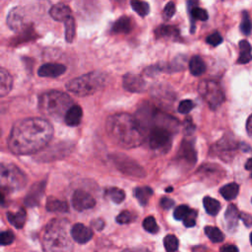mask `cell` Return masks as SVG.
I'll return each instance as SVG.
<instances>
[{
    "label": "cell",
    "mask_w": 252,
    "mask_h": 252,
    "mask_svg": "<svg viewBox=\"0 0 252 252\" xmlns=\"http://www.w3.org/2000/svg\"><path fill=\"white\" fill-rule=\"evenodd\" d=\"M52 136L53 127L46 119L25 118L13 125L8 137V147L16 155H32L45 148Z\"/></svg>",
    "instance_id": "1"
},
{
    "label": "cell",
    "mask_w": 252,
    "mask_h": 252,
    "mask_svg": "<svg viewBox=\"0 0 252 252\" xmlns=\"http://www.w3.org/2000/svg\"><path fill=\"white\" fill-rule=\"evenodd\" d=\"M109 139L121 148H136L147 139L146 132L136 116L129 113H115L106 120Z\"/></svg>",
    "instance_id": "2"
},
{
    "label": "cell",
    "mask_w": 252,
    "mask_h": 252,
    "mask_svg": "<svg viewBox=\"0 0 252 252\" xmlns=\"http://www.w3.org/2000/svg\"><path fill=\"white\" fill-rule=\"evenodd\" d=\"M71 237V228L67 220H52L43 233V252H73Z\"/></svg>",
    "instance_id": "3"
},
{
    "label": "cell",
    "mask_w": 252,
    "mask_h": 252,
    "mask_svg": "<svg viewBox=\"0 0 252 252\" xmlns=\"http://www.w3.org/2000/svg\"><path fill=\"white\" fill-rule=\"evenodd\" d=\"M73 105L72 98L60 91H48L38 96L39 111L43 115L56 120L65 117L67 111Z\"/></svg>",
    "instance_id": "4"
},
{
    "label": "cell",
    "mask_w": 252,
    "mask_h": 252,
    "mask_svg": "<svg viewBox=\"0 0 252 252\" xmlns=\"http://www.w3.org/2000/svg\"><path fill=\"white\" fill-rule=\"evenodd\" d=\"M107 81L108 77L105 73L94 71L69 81L66 88L76 95L87 96L101 90L107 84Z\"/></svg>",
    "instance_id": "5"
},
{
    "label": "cell",
    "mask_w": 252,
    "mask_h": 252,
    "mask_svg": "<svg viewBox=\"0 0 252 252\" xmlns=\"http://www.w3.org/2000/svg\"><path fill=\"white\" fill-rule=\"evenodd\" d=\"M1 188L7 191L20 190L26 186L28 178L17 165L2 163L0 170Z\"/></svg>",
    "instance_id": "6"
},
{
    "label": "cell",
    "mask_w": 252,
    "mask_h": 252,
    "mask_svg": "<svg viewBox=\"0 0 252 252\" xmlns=\"http://www.w3.org/2000/svg\"><path fill=\"white\" fill-rule=\"evenodd\" d=\"M199 94L211 109L218 108L224 100V94L220 84L213 80H205L199 84Z\"/></svg>",
    "instance_id": "7"
},
{
    "label": "cell",
    "mask_w": 252,
    "mask_h": 252,
    "mask_svg": "<svg viewBox=\"0 0 252 252\" xmlns=\"http://www.w3.org/2000/svg\"><path fill=\"white\" fill-rule=\"evenodd\" d=\"M109 158L111 159L115 167L126 175L138 177V178H142L146 176V171L144 170V168L136 160H134L133 158H131L130 157L124 154H121V153L111 154L109 156Z\"/></svg>",
    "instance_id": "8"
},
{
    "label": "cell",
    "mask_w": 252,
    "mask_h": 252,
    "mask_svg": "<svg viewBox=\"0 0 252 252\" xmlns=\"http://www.w3.org/2000/svg\"><path fill=\"white\" fill-rule=\"evenodd\" d=\"M176 160L182 164L192 167L197 161V153L194 142L190 139H184L179 147L176 155Z\"/></svg>",
    "instance_id": "9"
},
{
    "label": "cell",
    "mask_w": 252,
    "mask_h": 252,
    "mask_svg": "<svg viewBox=\"0 0 252 252\" xmlns=\"http://www.w3.org/2000/svg\"><path fill=\"white\" fill-rule=\"evenodd\" d=\"M95 205L94 198L85 190L77 189L72 196V206L76 211L82 212L94 208Z\"/></svg>",
    "instance_id": "10"
},
{
    "label": "cell",
    "mask_w": 252,
    "mask_h": 252,
    "mask_svg": "<svg viewBox=\"0 0 252 252\" xmlns=\"http://www.w3.org/2000/svg\"><path fill=\"white\" fill-rule=\"evenodd\" d=\"M123 88L130 93H143L147 90L146 81L137 74L127 73L123 76Z\"/></svg>",
    "instance_id": "11"
},
{
    "label": "cell",
    "mask_w": 252,
    "mask_h": 252,
    "mask_svg": "<svg viewBox=\"0 0 252 252\" xmlns=\"http://www.w3.org/2000/svg\"><path fill=\"white\" fill-rule=\"evenodd\" d=\"M45 188V181H38L34 183L25 198V204L28 207L37 206L43 195Z\"/></svg>",
    "instance_id": "12"
},
{
    "label": "cell",
    "mask_w": 252,
    "mask_h": 252,
    "mask_svg": "<svg viewBox=\"0 0 252 252\" xmlns=\"http://www.w3.org/2000/svg\"><path fill=\"white\" fill-rule=\"evenodd\" d=\"M197 173L203 180H215V182H218L224 172L220 167L218 166V164L206 163L198 169Z\"/></svg>",
    "instance_id": "13"
},
{
    "label": "cell",
    "mask_w": 252,
    "mask_h": 252,
    "mask_svg": "<svg viewBox=\"0 0 252 252\" xmlns=\"http://www.w3.org/2000/svg\"><path fill=\"white\" fill-rule=\"evenodd\" d=\"M72 239L78 243H87L94 235L93 230L83 223H75L71 227Z\"/></svg>",
    "instance_id": "14"
},
{
    "label": "cell",
    "mask_w": 252,
    "mask_h": 252,
    "mask_svg": "<svg viewBox=\"0 0 252 252\" xmlns=\"http://www.w3.org/2000/svg\"><path fill=\"white\" fill-rule=\"evenodd\" d=\"M25 14L21 7H14L7 16V25L13 31H20L24 28Z\"/></svg>",
    "instance_id": "15"
},
{
    "label": "cell",
    "mask_w": 252,
    "mask_h": 252,
    "mask_svg": "<svg viewBox=\"0 0 252 252\" xmlns=\"http://www.w3.org/2000/svg\"><path fill=\"white\" fill-rule=\"evenodd\" d=\"M152 95L157 101H159L161 105H164L165 103L171 104L175 98L173 92L163 85L155 86V88H153Z\"/></svg>",
    "instance_id": "16"
},
{
    "label": "cell",
    "mask_w": 252,
    "mask_h": 252,
    "mask_svg": "<svg viewBox=\"0 0 252 252\" xmlns=\"http://www.w3.org/2000/svg\"><path fill=\"white\" fill-rule=\"evenodd\" d=\"M66 71V67L60 63H45L38 68L37 75L40 77L56 78Z\"/></svg>",
    "instance_id": "17"
},
{
    "label": "cell",
    "mask_w": 252,
    "mask_h": 252,
    "mask_svg": "<svg viewBox=\"0 0 252 252\" xmlns=\"http://www.w3.org/2000/svg\"><path fill=\"white\" fill-rule=\"evenodd\" d=\"M49 15L57 22H65L71 17V9L66 4L57 3L50 8Z\"/></svg>",
    "instance_id": "18"
},
{
    "label": "cell",
    "mask_w": 252,
    "mask_h": 252,
    "mask_svg": "<svg viewBox=\"0 0 252 252\" xmlns=\"http://www.w3.org/2000/svg\"><path fill=\"white\" fill-rule=\"evenodd\" d=\"M239 219H240V213L238 212L236 206L233 204L228 205L224 213V221H225L226 228L229 231H233L236 228Z\"/></svg>",
    "instance_id": "19"
},
{
    "label": "cell",
    "mask_w": 252,
    "mask_h": 252,
    "mask_svg": "<svg viewBox=\"0 0 252 252\" xmlns=\"http://www.w3.org/2000/svg\"><path fill=\"white\" fill-rule=\"evenodd\" d=\"M155 35L157 38H169L172 40H177L180 38L179 31L174 26L161 25L155 30Z\"/></svg>",
    "instance_id": "20"
},
{
    "label": "cell",
    "mask_w": 252,
    "mask_h": 252,
    "mask_svg": "<svg viewBox=\"0 0 252 252\" xmlns=\"http://www.w3.org/2000/svg\"><path fill=\"white\" fill-rule=\"evenodd\" d=\"M237 142L234 141L232 138H229V137H223L222 139H220L217 145H216V148H217V152L221 156L223 157V154H224V157H226L229 153L231 152H234L236 149H237Z\"/></svg>",
    "instance_id": "21"
},
{
    "label": "cell",
    "mask_w": 252,
    "mask_h": 252,
    "mask_svg": "<svg viewBox=\"0 0 252 252\" xmlns=\"http://www.w3.org/2000/svg\"><path fill=\"white\" fill-rule=\"evenodd\" d=\"M82 116H83V111H82L81 106H79L77 104H74L67 111V113L64 117V121L68 126L75 127V126H78L81 123Z\"/></svg>",
    "instance_id": "22"
},
{
    "label": "cell",
    "mask_w": 252,
    "mask_h": 252,
    "mask_svg": "<svg viewBox=\"0 0 252 252\" xmlns=\"http://www.w3.org/2000/svg\"><path fill=\"white\" fill-rule=\"evenodd\" d=\"M133 29V22L127 16L120 17L111 28L112 33H129Z\"/></svg>",
    "instance_id": "23"
},
{
    "label": "cell",
    "mask_w": 252,
    "mask_h": 252,
    "mask_svg": "<svg viewBox=\"0 0 252 252\" xmlns=\"http://www.w3.org/2000/svg\"><path fill=\"white\" fill-rule=\"evenodd\" d=\"M6 217H7L8 221H9L13 226H15L16 228H22V227L25 225L27 214H26L25 209L21 208V209H19V211L16 212V213L8 212V213L6 214Z\"/></svg>",
    "instance_id": "24"
},
{
    "label": "cell",
    "mask_w": 252,
    "mask_h": 252,
    "mask_svg": "<svg viewBox=\"0 0 252 252\" xmlns=\"http://www.w3.org/2000/svg\"><path fill=\"white\" fill-rule=\"evenodd\" d=\"M13 87V78L8 71L4 68L0 70V94L1 96H5L10 93Z\"/></svg>",
    "instance_id": "25"
},
{
    "label": "cell",
    "mask_w": 252,
    "mask_h": 252,
    "mask_svg": "<svg viewBox=\"0 0 252 252\" xmlns=\"http://www.w3.org/2000/svg\"><path fill=\"white\" fill-rule=\"evenodd\" d=\"M238 45H239V56L237 59V63L246 64L250 62L252 60V52H251L252 48L250 43L247 40L242 39L239 41Z\"/></svg>",
    "instance_id": "26"
},
{
    "label": "cell",
    "mask_w": 252,
    "mask_h": 252,
    "mask_svg": "<svg viewBox=\"0 0 252 252\" xmlns=\"http://www.w3.org/2000/svg\"><path fill=\"white\" fill-rule=\"evenodd\" d=\"M46 210L48 212L66 213V212H68L69 207H68L67 202L50 196L47 198V201H46Z\"/></svg>",
    "instance_id": "27"
},
{
    "label": "cell",
    "mask_w": 252,
    "mask_h": 252,
    "mask_svg": "<svg viewBox=\"0 0 252 252\" xmlns=\"http://www.w3.org/2000/svg\"><path fill=\"white\" fill-rule=\"evenodd\" d=\"M189 70L193 76H201L206 71V64L199 55H194L189 61Z\"/></svg>",
    "instance_id": "28"
},
{
    "label": "cell",
    "mask_w": 252,
    "mask_h": 252,
    "mask_svg": "<svg viewBox=\"0 0 252 252\" xmlns=\"http://www.w3.org/2000/svg\"><path fill=\"white\" fill-rule=\"evenodd\" d=\"M134 196L138 200V202L142 206H146L149 202V199L153 195V189L149 186H142V187H136L134 189Z\"/></svg>",
    "instance_id": "29"
},
{
    "label": "cell",
    "mask_w": 252,
    "mask_h": 252,
    "mask_svg": "<svg viewBox=\"0 0 252 252\" xmlns=\"http://www.w3.org/2000/svg\"><path fill=\"white\" fill-rule=\"evenodd\" d=\"M238 192H239V186L238 184L232 182V183H228V184H225L224 186H222L220 189V195L227 201H230V200H233L236 198V196L238 195Z\"/></svg>",
    "instance_id": "30"
},
{
    "label": "cell",
    "mask_w": 252,
    "mask_h": 252,
    "mask_svg": "<svg viewBox=\"0 0 252 252\" xmlns=\"http://www.w3.org/2000/svg\"><path fill=\"white\" fill-rule=\"evenodd\" d=\"M189 6V5H188ZM189 13L191 18V24H192V32L194 31V22L196 20L198 21H207L208 20V13L205 9H202L200 7H191L189 6Z\"/></svg>",
    "instance_id": "31"
},
{
    "label": "cell",
    "mask_w": 252,
    "mask_h": 252,
    "mask_svg": "<svg viewBox=\"0 0 252 252\" xmlns=\"http://www.w3.org/2000/svg\"><path fill=\"white\" fill-rule=\"evenodd\" d=\"M203 205H204V208H205L206 212L211 216L218 215V213L220 210V202L218 200L212 198V197H209V196H206L203 199Z\"/></svg>",
    "instance_id": "32"
},
{
    "label": "cell",
    "mask_w": 252,
    "mask_h": 252,
    "mask_svg": "<svg viewBox=\"0 0 252 252\" xmlns=\"http://www.w3.org/2000/svg\"><path fill=\"white\" fill-rule=\"evenodd\" d=\"M204 231L206 233V235L209 237V239L214 242V243H218V242H221L224 239V235L223 233L220 231V228L216 227V226H211V225H207L204 228Z\"/></svg>",
    "instance_id": "33"
},
{
    "label": "cell",
    "mask_w": 252,
    "mask_h": 252,
    "mask_svg": "<svg viewBox=\"0 0 252 252\" xmlns=\"http://www.w3.org/2000/svg\"><path fill=\"white\" fill-rule=\"evenodd\" d=\"M65 26V38L67 42H72L76 34V24L74 18L71 16L68 20L64 22Z\"/></svg>",
    "instance_id": "34"
},
{
    "label": "cell",
    "mask_w": 252,
    "mask_h": 252,
    "mask_svg": "<svg viewBox=\"0 0 252 252\" xmlns=\"http://www.w3.org/2000/svg\"><path fill=\"white\" fill-rule=\"evenodd\" d=\"M106 196L116 204H119L124 201L125 199V192L122 189L116 188V187H111L106 190Z\"/></svg>",
    "instance_id": "35"
},
{
    "label": "cell",
    "mask_w": 252,
    "mask_h": 252,
    "mask_svg": "<svg viewBox=\"0 0 252 252\" xmlns=\"http://www.w3.org/2000/svg\"><path fill=\"white\" fill-rule=\"evenodd\" d=\"M163 245L166 252H176L178 249V238L173 234H168L163 238Z\"/></svg>",
    "instance_id": "36"
},
{
    "label": "cell",
    "mask_w": 252,
    "mask_h": 252,
    "mask_svg": "<svg viewBox=\"0 0 252 252\" xmlns=\"http://www.w3.org/2000/svg\"><path fill=\"white\" fill-rule=\"evenodd\" d=\"M131 6L132 9L141 17H145L149 14L150 12V6L147 2L144 1H137V0H133L131 1Z\"/></svg>",
    "instance_id": "37"
},
{
    "label": "cell",
    "mask_w": 252,
    "mask_h": 252,
    "mask_svg": "<svg viewBox=\"0 0 252 252\" xmlns=\"http://www.w3.org/2000/svg\"><path fill=\"white\" fill-rule=\"evenodd\" d=\"M240 31L244 35H249L252 31V23L250 16L246 11L242 12V18L240 22Z\"/></svg>",
    "instance_id": "38"
},
{
    "label": "cell",
    "mask_w": 252,
    "mask_h": 252,
    "mask_svg": "<svg viewBox=\"0 0 252 252\" xmlns=\"http://www.w3.org/2000/svg\"><path fill=\"white\" fill-rule=\"evenodd\" d=\"M143 227L145 230H147L150 233H157L159 229L156 220L154 217L149 216L143 220Z\"/></svg>",
    "instance_id": "39"
},
{
    "label": "cell",
    "mask_w": 252,
    "mask_h": 252,
    "mask_svg": "<svg viewBox=\"0 0 252 252\" xmlns=\"http://www.w3.org/2000/svg\"><path fill=\"white\" fill-rule=\"evenodd\" d=\"M136 220V216L131 213L130 211H122L117 217H116V221L120 224L124 223H130L133 220Z\"/></svg>",
    "instance_id": "40"
},
{
    "label": "cell",
    "mask_w": 252,
    "mask_h": 252,
    "mask_svg": "<svg viewBox=\"0 0 252 252\" xmlns=\"http://www.w3.org/2000/svg\"><path fill=\"white\" fill-rule=\"evenodd\" d=\"M190 211H191V209H190L188 206H186V205H180V206H178V207L175 208L174 213H173V217H174L175 220H182V221H183V220L188 216V214L190 213Z\"/></svg>",
    "instance_id": "41"
},
{
    "label": "cell",
    "mask_w": 252,
    "mask_h": 252,
    "mask_svg": "<svg viewBox=\"0 0 252 252\" xmlns=\"http://www.w3.org/2000/svg\"><path fill=\"white\" fill-rule=\"evenodd\" d=\"M34 33V31L32 29V28H29V29H25L24 32H22V33L17 37L15 38L14 40V44H19V43H22L24 41H27V40H31L32 39V34Z\"/></svg>",
    "instance_id": "42"
},
{
    "label": "cell",
    "mask_w": 252,
    "mask_h": 252,
    "mask_svg": "<svg viewBox=\"0 0 252 252\" xmlns=\"http://www.w3.org/2000/svg\"><path fill=\"white\" fill-rule=\"evenodd\" d=\"M175 11H176V8H175V4L173 2H168L164 8H163V11H162V18L165 20V21H168L172 18V16L175 14Z\"/></svg>",
    "instance_id": "43"
},
{
    "label": "cell",
    "mask_w": 252,
    "mask_h": 252,
    "mask_svg": "<svg viewBox=\"0 0 252 252\" xmlns=\"http://www.w3.org/2000/svg\"><path fill=\"white\" fill-rule=\"evenodd\" d=\"M194 106H195V104L192 100L184 99L178 104V111L182 114H187L194 108Z\"/></svg>",
    "instance_id": "44"
},
{
    "label": "cell",
    "mask_w": 252,
    "mask_h": 252,
    "mask_svg": "<svg viewBox=\"0 0 252 252\" xmlns=\"http://www.w3.org/2000/svg\"><path fill=\"white\" fill-rule=\"evenodd\" d=\"M14 240H15V235L11 230H5L1 232V236H0L1 245H9L13 243Z\"/></svg>",
    "instance_id": "45"
},
{
    "label": "cell",
    "mask_w": 252,
    "mask_h": 252,
    "mask_svg": "<svg viewBox=\"0 0 252 252\" xmlns=\"http://www.w3.org/2000/svg\"><path fill=\"white\" fill-rule=\"evenodd\" d=\"M206 42L212 46H217L222 42V36L218 32H215L207 36Z\"/></svg>",
    "instance_id": "46"
},
{
    "label": "cell",
    "mask_w": 252,
    "mask_h": 252,
    "mask_svg": "<svg viewBox=\"0 0 252 252\" xmlns=\"http://www.w3.org/2000/svg\"><path fill=\"white\" fill-rule=\"evenodd\" d=\"M196 218H197V211L191 209L188 216L183 220V224L186 227H193L196 224Z\"/></svg>",
    "instance_id": "47"
},
{
    "label": "cell",
    "mask_w": 252,
    "mask_h": 252,
    "mask_svg": "<svg viewBox=\"0 0 252 252\" xmlns=\"http://www.w3.org/2000/svg\"><path fill=\"white\" fill-rule=\"evenodd\" d=\"M173 205H174V201L170 198L163 197V198L160 199V206L164 210H169L170 208L173 207Z\"/></svg>",
    "instance_id": "48"
},
{
    "label": "cell",
    "mask_w": 252,
    "mask_h": 252,
    "mask_svg": "<svg viewBox=\"0 0 252 252\" xmlns=\"http://www.w3.org/2000/svg\"><path fill=\"white\" fill-rule=\"evenodd\" d=\"M240 220L243 221V223H244L246 226H248V227L252 226V216H251V215L241 212V213H240Z\"/></svg>",
    "instance_id": "49"
},
{
    "label": "cell",
    "mask_w": 252,
    "mask_h": 252,
    "mask_svg": "<svg viewBox=\"0 0 252 252\" xmlns=\"http://www.w3.org/2000/svg\"><path fill=\"white\" fill-rule=\"evenodd\" d=\"M220 252H239L238 248L233 244H226L220 247Z\"/></svg>",
    "instance_id": "50"
},
{
    "label": "cell",
    "mask_w": 252,
    "mask_h": 252,
    "mask_svg": "<svg viewBox=\"0 0 252 252\" xmlns=\"http://www.w3.org/2000/svg\"><path fill=\"white\" fill-rule=\"evenodd\" d=\"M246 131L250 137H252V114L248 117L246 122Z\"/></svg>",
    "instance_id": "51"
},
{
    "label": "cell",
    "mask_w": 252,
    "mask_h": 252,
    "mask_svg": "<svg viewBox=\"0 0 252 252\" xmlns=\"http://www.w3.org/2000/svg\"><path fill=\"white\" fill-rule=\"evenodd\" d=\"M92 224H93V226H94V228H96L97 230L102 229L103 226H104V222H103L102 220H95L94 221L92 222Z\"/></svg>",
    "instance_id": "52"
},
{
    "label": "cell",
    "mask_w": 252,
    "mask_h": 252,
    "mask_svg": "<svg viewBox=\"0 0 252 252\" xmlns=\"http://www.w3.org/2000/svg\"><path fill=\"white\" fill-rule=\"evenodd\" d=\"M122 252H151L150 250H148L147 248H127L124 249Z\"/></svg>",
    "instance_id": "53"
},
{
    "label": "cell",
    "mask_w": 252,
    "mask_h": 252,
    "mask_svg": "<svg viewBox=\"0 0 252 252\" xmlns=\"http://www.w3.org/2000/svg\"><path fill=\"white\" fill-rule=\"evenodd\" d=\"M245 169L246 170H252V158H248L245 162Z\"/></svg>",
    "instance_id": "54"
},
{
    "label": "cell",
    "mask_w": 252,
    "mask_h": 252,
    "mask_svg": "<svg viewBox=\"0 0 252 252\" xmlns=\"http://www.w3.org/2000/svg\"><path fill=\"white\" fill-rule=\"evenodd\" d=\"M172 190H173V189H172V187H167V188L165 189V191H166V192H171Z\"/></svg>",
    "instance_id": "55"
},
{
    "label": "cell",
    "mask_w": 252,
    "mask_h": 252,
    "mask_svg": "<svg viewBox=\"0 0 252 252\" xmlns=\"http://www.w3.org/2000/svg\"><path fill=\"white\" fill-rule=\"evenodd\" d=\"M250 242H251V245H252V232L250 233Z\"/></svg>",
    "instance_id": "56"
},
{
    "label": "cell",
    "mask_w": 252,
    "mask_h": 252,
    "mask_svg": "<svg viewBox=\"0 0 252 252\" xmlns=\"http://www.w3.org/2000/svg\"><path fill=\"white\" fill-rule=\"evenodd\" d=\"M251 177H252V173H251Z\"/></svg>",
    "instance_id": "57"
}]
</instances>
